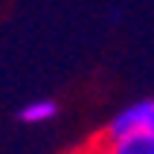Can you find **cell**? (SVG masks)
Wrapping results in <instances>:
<instances>
[{"mask_svg":"<svg viewBox=\"0 0 154 154\" xmlns=\"http://www.w3.org/2000/svg\"><path fill=\"white\" fill-rule=\"evenodd\" d=\"M55 113H58V105L52 102V99H35V102L23 105L20 119L29 122V125H38V122H50Z\"/></svg>","mask_w":154,"mask_h":154,"instance_id":"3957f363","label":"cell"},{"mask_svg":"<svg viewBox=\"0 0 154 154\" xmlns=\"http://www.w3.org/2000/svg\"><path fill=\"white\" fill-rule=\"evenodd\" d=\"M131 131H154V99H140V102L122 108L116 116H111L102 137H119Z\"/></svg>","mask_w":154,"mask_h":154,"instance_id":"6da1fadb","label":"cell"},{"mask_svg":"<svg viewBox=\"0 0 154 154\" xmlns=\"http://www.w3.org/2000/svg\"><path fill=\"white\" fill-rule=\"evenodd\" d=\"M96 154H154V131H131L119 137H102Z\"/></svg>","mask_w":154,"mask_h":154,"instance_id":"7a4b0ae2","label":"cell"}]
</instances>
